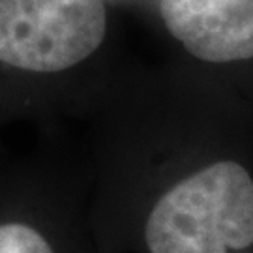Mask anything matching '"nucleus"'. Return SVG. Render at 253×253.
<instances>
[{"instance_id":"nucleus-1","label":"nucleus","mask_w":253,"mask_h":253,"mask_svg":"<svg viewBox=\"0 0 253 253\" xmlns=\"http://www.w3.org/2000/svg\"><path fill=\"white\" fill-rule=\"evenodd\" d=\"M148 253H253V172L210 158L160 195L145 223Z\"/></svg>"},{"instance_id":"nucleus-2","label":"nucleus","mask_w":253,"mask_h":253,"mask_svg":"<svg viewBox=\"0 0 253 253\" xmlns=\"http://www.w3.org/2000/svg\"><path fill=\"white\" fill-rule=\"evenodd\" d=\"M105 30L103 0H0V62L62 72L88 58Z\"/></svg>"},{"instance_id":"nucleus-3","label":"nucleus","mask_w":253,"mask_h":253,"mask_svg":"<svg viewBox=\"0 0 253 253\" xmlns=\"http://www.w3.org/2000/svg\"><path fill=\"white\" fill-rule=\"evenodd\" d=\"M163 25L195 60L253 64V0H162Z\"/></svg>"},{"instance_id":"nucleus-4","label":"nucleus","mask_w":253,"mask_h":253,"mask_svg":"<svg viewBox=\"0 0 253 253\" xmlns=\"http://www.w3.org/2000/svg\"><path fill=\"white\" fill-rule=\"evenodd\" d=\"M0 253H53L47 240L23 223L0 225Z\"/></svg>"}]
</instances>
